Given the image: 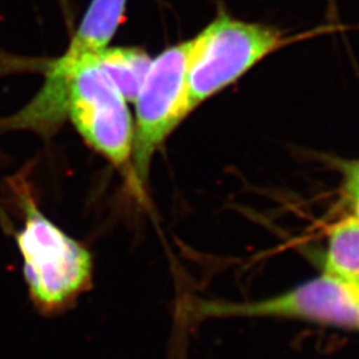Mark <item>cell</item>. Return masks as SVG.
I'll return each instance as SVG.
<instances>
[{"mask_svg": "<svg viewBox=\"0 0 359 359\" xmlns=\"http://www.w3.org/2000/svg\"><path fill=\"white\" fill-rule=\"evenodd\" d=\"M193 40L170 46L152 59L135 105L132 168L142 187L157 149L180 123L191 115L188 103V68Z\"/></svg>", "mask_w": 359, "mask_h": 359, "instance_id": "cell-3", "label": "cell"}, {"mask_svg": "<svg viewBox=\"0 0 359 359\" xmlns=\"http://www.w3.org/2000/svg\"><path fill=\"white\" fill-rule=\"evenodd\" d=\"M353 201H354V210H355V216L354 217L359 219V197L358 198H354Z\"/></svg>", "mask_w": 359, "mask_h": 359, "instance_id": "cell-9", "label": "cell"}, {"mask_svg": "<svg viewBox=\"0 0 359 359\" xmlns=\"http://www.w3.org/2000/svg\"><path fill=\"white\" fill-rule=\"evenodd\" d=\"M96 57L124 99L135 102L152 63L148 52L137 47H107Z\"/></svg>", "mask_w": 359, "mask_h": 359, "instance_id": "cell-6", "label": "cell"}, {"mask_svg": "<svg viewBox=\"0 0 359 359\" xmlns=\"http://www.w3.org/2000/svg\"><path fill=\"white\" fill-rule=\"evenodd\" d=\"M346 192L351 200L359 197V161L353 163L347 168Z\"/></svg>", "mask_w": 359, "mask_h": 359, "instance_id": "cell-8", "label": "cell"}, {"mask_svg": "<svg viewBox=\"0 0 359 359\" xmlns=\"http://www.w3.org/2000/svg\"><path fill=\"white\" fill-rule=\"evenodd\" d=\"M192 40L188 68L191 112L290 41L276 27L238 20L222 10Z\"/></svg>", "mask_w": 359, "mask_h": 359, "instance_id": "cell-2", "label": "cell"}, {"mask_svg": "<svg viewBox=\"0 0 359 359\" xmlns=\"http://www.w3.org/2000/svg\"><path fill=\"white\" fill-rule=\"evenodd\" d=\"M22 205L25 225L16 241L28 292L39 310L57 313L90 289L92 256L84 245L46 217L28 193L22 197Z\"/></svg>", "mask_w": 359, "mask_h": 359, "instance_id": "cell-1", "label": "cell"}, {"mask_svg": "<svg viewBox=\"0 0 359 359\" xmlns=\"http://www.w3.org/2000/svg\"><path fill=\"white\" fill-rule=\"evenodd\" d=\"M325 273L339 281L359 286L358 218H346L330 231Z\"/></svg>", "mask_w": 359, "mask_h": 359, "instance_id": "cell-7", "label": "cell"}, {"mask_svg": "<svg viewBox=\"0 0 359 359\" xmlns=\"http://www.w3.org/2000/svg\"><path fill=\"white\" fill-rule=\"evenodd\" d=\"M96 55L84 56L71 75L67 117L92 149L124 170L132 160L133 121L128 102Z\"/></svg>", "mask_w": 359, "mask_h": 359, "instance_id": "cell-4", "label": "cell"}, {"mask_svg": "<svg viewBox=\"0 0 359 359\" xmlns=\"http://www.w3.org/2000/svg\"><path fill=\"white\" fill-rule=\"evenodd\" d=\"M192 311L201 320L276 317L359 330V286L325 273L276 297L245 302L201 299L196 301Z\"/></svg>", "mask_w": 359, "mask_h": 359, "instance_id": "cell-5", "label": "cell"}]
</instances>
